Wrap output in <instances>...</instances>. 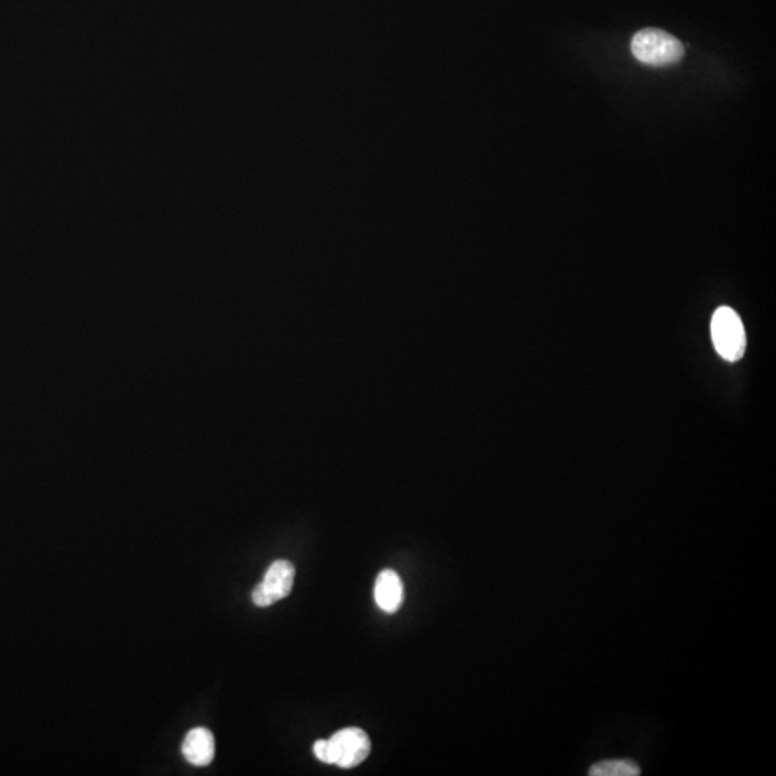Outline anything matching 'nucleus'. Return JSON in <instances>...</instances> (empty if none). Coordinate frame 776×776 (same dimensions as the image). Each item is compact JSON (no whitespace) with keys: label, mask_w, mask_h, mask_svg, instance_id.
<instances>
[{"label":"nucleus","mask_w":776,"mask_h":776,"mask_svg":"<svg viewBox=\"0 0 776 776\" xmlns=\"http://www.w3.org/2000/svg\"><path fill=\"white\" fill-rule=\"evenodd\" d=\"M631 52L634 57L650 67L674 65L685 55V48L679 39L662 29H641L631 39Z\"/></svg>","instance_id":"1"},{"label":"nucleus","mask_w":776,"mask_h":776,"mask_svg":"<svg viewBox=\"0 0 776 776\" xmlns=\"http://www.w3.org/2000/svg\"><path fill=\"white\" fill-rule=\"evenodd\" d=\"M710 330L713 345L720 357L731 363L741 360L746 350V334L741 317L736 311L729 307L716 309Z\"/></svg>","instance_id":"2"},{"label":"nucleus","mask_w":776,"mask_h":776,"mask_svg":"<svg viewBox=\"0 0 776 776\" xmlns=\"http://www.w3.org/2000/svg\"><path fill=\"white\" fill-rule=\"evenodd\" d=\"M295 581V567L289 561L279 560L271 564L261 584L256 585L252 593L253 604L258 607H271L276 601L284 600L291 594Z\"/></svg>","instance_id":"3"},{"label":"nucleus","mask_w":776,"mask_h":776,"mask_svg":"<svg viewBox=\"0 0 776 776\" xmlns=\"http://www.w3.org/2000/svg\"><path fill=\"white\" fill-rule=\"evenodd\" d=\"M334 765L343 769L355 768L368 758L371 752V741L366 732L360 728H345L334 733L330 739Z\"/></svg>","instance_id":"4"},{"label":"nucleus","mask_w":776,"mask_h":776,"mask_svg":"<svg viewBox=\"0 0 776 776\" xmlns=\"http://www.w3.org/2000/svg\"><path fill=\"white\" fill-rule=\"evenodd\" d=\"M374 598L384 613L394 614L400 610L404 601V587L396 571L384 570L378 574Z\"/></svg>","instance_id":"5"},{"label":"nucleus","mask_w":776,"mask_h":776,"mask_svg":"<svg viewBox=\"0 0 776 776\" xmlns=\"http://www.w3.org/2000/svg\"><path fill=\"white\" fill-rule=\"evenodd\" d=\"M215 736L206 728H194L184 739L182 752L194 766H207L215 758Z\"/></svg>","instance_id":"6"},{"label":"nucleus","mask_w":776,"mask_h":776,"mask_svg":"<svg viewBox=\"0 0 776 776\" xmlns=\"http://www.w3.org/2000/svg\"><path fill=\"white\" fill-rule=\"evenodd\" d=\"M641 768L633 759H605L591 766V776H639Z\"/></svg>","instance_id":"7"},{"label":"nucleus","mask_w":776,"mask_h":776,"mask_svg":"<svg viewBox=\"0 0 776 776\" xmlns=\"http://www.w3.org/2000/svg\"><path fill=\"white\" fill-rule=\"evenodd\" d=\"M314 754L321 762H324V764H334L332 749L328 739H321V741L315 742Z\"/></svg>","instance_id":"8"}]
</instances>
